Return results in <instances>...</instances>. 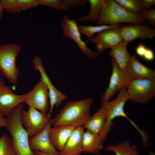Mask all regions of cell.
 Returning a JSON list of instances; mask_svg holds the SVG:
<instances>
[{"mask_svg": "<svg viewBox=\"0 0 155 155\" xmlns=\"http://www.w3.org/2000/svg\"><path fill=\"white\" fill-rule=\"evenodd\" d=\"M93 100L91 98L67 102L53 119L52 125L83 126L91 116L90 109Z\"/></svg>", "mask_w": 155, "mask_h": 155, "instance_id": "1", "label": "cell"}, {"mask_svg": "<svg viewBox=\"0 0 155 155\" xmlns=\"http://www.w3.org/2000/svg\"><path fill=\"white\" fill-rule=\"evenodd\" d=\"M24 110L23 103L15 107L7 116L5 127L11 136L16 155H36L31 148L29 136L22 122Z\"/></svg>", "mask_w": 155, "mask_h": 155, "instance_id": "2", "label": "cell"}, {"mask_svg": "<svg viewBox=\"0 0 155 155\" xmlns=\"http://www.w3.org/2000/svg\"><path fill=\"white\" fill-rule=\"evenodd\" d=\"M146 21L139 16L127 10L115 0H105L96 25H115L121 23L145 24Z\"/></svg>", "mask_w": 155, "mask_h": 155, "instance_id": "3", "label": "cell"}, {"mask_svg": "<svg viewBox=\"0 0 155 155\" xmlns=\"http://www.w3.org/2000/svg\"><path fill=\"white\" fill-rule=\"evenodd\" d=\"M129 97L126 88H123L120 92L117 97L113 100L106 102H101V105L105 108L106 113L105 123L100 133V136L104 141L113 125V120L116 118L122 117L126 118L139 132L140 135L144 133L131 119H129L125 112L124 107Z\"/></svg>", "mask_w": 155, "mask_h": 155, "instance_id": "4", "label": "cell"}, {"mask_svg": "<svg viewBox=\"0 0 155 155\" xmlns=\"http://www.w3.org/2000/svg\"><path fill=\"white\" fill-rule=\"evenodd\" d=\"M21 50V46L16 43L0 45V72L12 84H16L18 81L20 72L16 61Z\"/></svg>", "mask_w": 155, "mask_h": 155, "instance_id": "5", "label": "cell"}, {"mask_svg": "<svg viewBox=\"0 0 155 155\" xmlns=\"http://www.w3.org/2000/svg\"><path fill=\"white\" fill-rule=\"evenodd\" d=\"M126 90L131 101L140 104H145L155 97V80L133 79Z\"/></svg>", "mask_w": 155, "mask_h": 155, "instance_id": "6", "label": "cell"}, {"mask_svg": "<svg viewBox=\"0 0 155 155\" xmlns=\"http://www.w3.org/2000/svg\"><path fill=\"white\" fill-rule=\"evenodd\" d=\"M112 72L108 85L101 96V102H106L119 91L127 88L133 79L126 69L120 68L113 58H111Z\"/></svg>", "mask_w": 155, "mask_h": 155, "instance_id": "7", "label": "cell"}, {"mask_svg": "<svg viewBox=\"0 0 155 155\" xmlns=\"http://www.w3.org/2000/svg\"><path fill=\"white\" fill-rule=\"evenodd\" d=\"M60 25L62 29L63 36L73 40L88 59L93 60L97 57L98 53L97 52L89 48L86 45V43L82 39L81 34L75 19H70L68 15H65L63 17Z\"/></svg>", "mask_w": 155, "mask_h": 155, "instance_id": "8", "label": "cell"}, {"mask_svg": "<svg viewBox=\"0 0 155 155\" xmlns=\"http://www.w3.org/2000/svg\"><path fill=\"white\" fill-rule=\"evenodd\" d=\"M51 115L29 107L24 110L21 115L22 123L29 137L35 135L41 131L49 121Z\"/></svg>", "mask_w": 155, "mask_h": 155, "instance_id": "9", "label": "cell"}, {"mask_svg": "<svg viewBox=\"0 0 155 155\" xmlns=\"http://www.w3.org/2000/svg\"><path fill=\"white\" fill-rule=\"evenodd\" d=\"M24 102L29 107L47 113L49 104V92L46 84L41 78L33 88L25 94Z\"/></svg>", "mask_w": 155, "mask_h": 155, "instance_id": "10", "label": "cell"}, {"mask_svg": "<svg viewBox=\"0 0 155 155\" xmlns=\"http://www.w3.org/2000/svg\"><path fill=\"white\" fill-rule=\"evenodd\" d=\"M32 63L34 70L39 71L40 78L44 81L48 89L50 106L48 113L51 115L54 107L59 106L62 102L66 99L67 96L58 90L52 83L46 72L42 64V59L40 57H34Z\"/></svg>", "mask_w": 155, "mask_h": 155, "instance_id": "11", "label": "cell"}, {"mask_svg": "<svg viewBox=\"0 0 155 155\" xmlns=\"http://www.w3.org/2000/svg\"><path fill=\"white\" fill-rule=\"evenodd\" d=\"M24 98L25 94H16L0 77V111L4 116L8 115L15 107L24 102Z\"/></svg>", "mask_w": 155, "mask_h": 155, "instance_id": "12", "label": "cell"}, {"mask_svg": "<svg viewBox=\"0 0 155 155\" xmlns=\"http://www.w3.org/2000/svg\"><path fill=\"white\" fill-rule=\"evenodd\" d=\"M119 27L102 31L89 40L94 43L98 53H101L121 42L123 39Z\"/></svg>", "mask_w": 155, "mask_h": 155, "instance_id": "13", "label": "cell"}, {"mask_svg": "<svg viewBox=\"0 0 155 155\" xmlns=\"http://www.w3.org/2000/svg\"><path fill=\"white\" fill-rule=\"evenodd\" d=\"M53 122V119H51L41 131L35 135L29 137L30 145L32 151H39L47 154L60 155L59 152L53 146L49 137Z\"/></svg>", "mask_w": 155, "mask_h": 155, "instance_id": "14", "label": "cell"}, {"mask_svg": "<svg viewBox=\"0 0 155 155\" xmlns=\"http://www.w3.org/2000/svg\"><path fill=\"white\" fill-rule=\"evenodd\" d=\"M123 40L130 42L137 39H152L155 36V29L145 24H126L121 28Z\"/></svg>", "mask_w": 155, "mask_h": 155, "instance_id": "15", "label": "cell"}, {"mask_svg": "<svg viewBox=\"0 0 155 155\" xmlns=\"http://www.w3.org/2000/svg\"><path fill=\"white\" fill-rule=\"evenodd\" d=\"M84 128L83 126L76 127L72 132L60 155H81L83 152L82 140Z\"/></svg>", "mask_w": 155, "mask_h": 155, "instance_id": "16", "label": "cell"}, {"mask_svg": "<svg viewBox=\"0 0 155 155\" xmlns=\"http://www.w3.org/2000/svg\"><path fill=\"white\" fill-rule=\"evenodd\" d=\"M126 69L133 79H148L155 80V71L143 65L135 55L131 56Z\"/></svg>", "mask_w": 155, "mask_h": 155, "instance_id": "17", "label": "cell"}, {"mask_svg": "<svg viewBox=\"0 0 155 155\" xmlns=\"http://www.w3.org/2000/svg\"><path fill=\"white\" fill-rule=\"evenodd\" d=\"M77 127L66 125L51 127L49 132L51 142L59 152L63 148L73 130Z\"/></svg>", "mask_w": 155, "mask_h": 155, "instance_id": "18", "label": "cell"}, {"mask_svg": "<svg viewBox=\"0 0 155 155\" xmlns=\"http://www.w3.org/2000/svg\"><path fill=\"white\" fill-rule=\"evenodd\" d=\"M4 10L15 14L39 6L37 0H0Z\"/></svg>", "mask_w": 155, "mask_h": 155, "instance_id": "19", "label": "cell"}, {"mask_svg": "<svg viewBox=\"0 0 155 155\" xmlns=\"http://www.w3.org/2000/svg\"><path fill=\"white\" fill-rule=\"evenodd\" d=\"M106 119V111L101 105L100 108L89 117L83 126L87 130L99 135L105 123Z\"/></svg>", "mask_w": 155, "mask_h": 155, "instance_id": "20", "label": "cell"}, {"mask_svg": "<svg viewBox=\"0 0 155 155\" xmlns=\"http://www.w3.org/2000/svg\"><path fill=\"white\" fill-rule=\"evenodd\" d=\"M104 142L99 135L86 130L83 136V152L94 154H98L103 148Z\"/></svg>", "mask_w": 155, "mask_h": 155, "instance_id": "21", "label": "cell"}, {"mask_svg": "<svg viewBox=\"0 0 155 155\" xmlns=\"http://www.w3.org/2000/svg\"><path fill=\"white\" fill-rule=\"evenodd\" d=\"M129 42L123 40L118 44L111 48L109 53L111 58L115 60L119 67L122 69H126L131 57L127 49V46Z\"/></svg>", "mask_w": 155, "mask_h": 155, "instance_id": "22", "label": "cell"}, {"mask_svg": "<svg viewBox=\"0 0 155 155\" xmlns=\"http://www.w3.org/2000/svg\"><path fill=\"white\" fill-rule=\"evenodd\" d=\"M105 150L113 152L115 155H140L137 146L135 145L131 146L128 140L108 146Z\"/></svg>", "mask_w": 155, "mask_h": 155, "instance_id": "23", "label": "cell"}, {"mask_svg": "<svg viewBox=\"0 0 155 155\" xmlns=\"http://www.w3.org/2000/svg\"><path fill=\"white\" fill-rule=\"evenodd\" d=\"M122 26L121 24L115 25H100L96 26L82 25L78 26V29L80 34L85 36L89 40L92 38L96 34H97L105 30Z\"/></svg>", "mask_w": 155, "mask_h": 155, "instance_id": "24", "label": "cell"}, {"mask_svg": "<svg viewBox=\"0 0 155 155\" xmlns=\"http://www.w3.org/2000/svg\"><path fill=\"white\" fill-rule=\"evenodd\" d=\"M104 0H88L90 5V9L89 13L86 16L80 18L78 20L80 21H90L96 22L100 14Z\"/></svg>", "mask_w": 155, "mask_h": 155, "instance_id": "25", "label": "cell"}, {"mask_svg": "<svg viewBox=\"0 0 155 155\" xmlns=\"http://www.w3.org/2000/svg\"><path fill=\"white\" fill-rule=\"evenodd\" d=\"M120 6L129 12L140 15L144 9L142 7L141 0H115Z\"/></svg>", "mask_w": 155, "mask_h": 155, "instance_id": "26", "label": "cell"}, {"mask_svg": "<svg viewBox=\"0 0 155 155\" xmlns=\"http://www.w3.org/2000/svg\"><path fill=\"white\" fill-rule=\"evenodd\" d=\"M0 155H16L11 138L5 134L0 137Z\"/></svg>", "mask_w": 155, "mask_h": 155, "instance_id": "27", "label": "cell"}, {"mask_svg": "<svg viewBox=\"0 0 155 155\" xmlns=\"http://www.w3.org/2000/svg\"><path fill=\"white\" fill-rule=\"evenodd\" d=\"M37 1L39 5L51 7L59 11L68 10L63 0H37Z\"/></svg>", "mask_w": 155, "mask_h": 155, "instance_id": "28", "label": "cell"}, {"mask_svg": "<svg viewBox=\"0 0 155 155\" xmlns=\"http://www.w3.org/2000/svg\"><path fill=\"white\" fill-rule=\"evenodd\" d=\"M140 16L146 21L147 20L153 24H155V9H144Z\"/></svg>", "mask_w": 155, "mask_h": 155, "instance_id": "29", "label": "cell"}, {"mask_svg": "<svg viewBox=\"0 0 155 155\" xmlns=\"http://www.w3.org/2000/svg\"><path fill=\"white\" fill-rule=\"evenodd\" d=\"M68 9H72L85 5L88 1L87 0H63Z\"/></svg>", "mask_w": 155, "mask_h": 155, "instance_id": "30", "label": "cell"}, {"mask_svg": "<svg viewBox=\"0 0 155 155\" xmlns=\"http://www.w3.org/2000/svg\"><path fill=\"white\" fill-rule=\"evenodd\" d=\"M143 57L147 61L153 60L154 58V54L153 51L147 48Z\"/></svg>", "mask_w": 155, "mask_h": 155, "instance_id": "31", "label": "cell"}, {"mask_svg": "<svg viewBox=\"0 0 155 155\" xmlns=\"http://www.w3.org/2000/svg\"><path fill=\"white\" fill-rule=\"evenodd\" d=\"M147 48L146 45L140 43L138 44L135 49L136 53L139 56L143 57Z\"/></svg>", "mask_w": 155, "mask_h": 155, "instance_id": "32", "label": "cell"}, {"mask_svg": "<svg viewBox=\"0 0 155 155\" xmlns=\"http://www.w3.org/2000/svg\"><path fill=\"white\" fill-rule=\"evenodd\" d=\"M141 1L142 7L145 9H150L151 6L155 5V0H141Z\"/></svg>", "mask_w": 155, "mask_h": 155, "instance_id": "33", "label": "cell"}, {"mask_svg": "<svg viewBox=\"0 0 155 155\" xmlns=\"http://www.w3.org/2000/svg\"><path fill=\"white\" fill-rule=\"evenodd\" d=\"M3 113L0 111V128L5 127L7 125V120Z\"/></svg>", "mask_w": 155, "mask_h": 155, "instance_id": "34", "label": "cell"}, {"mask_svg": "<svg viewBox=\"0 0 155 155\" xmlns=\"http://www.w3.org/2000/svg\"><path fill=\"white\" fill-rule=\"evenodd\" d=\"M4 10V9L3 6L0 2V20H1L2 18L3 12Z\"/></svg>", "mask_w": 155, "mask_h": 155, "instance_id": "35", "label": "cell"}, {"mask_svg": "<svg viewBox=\"0 0 155 155\" xmlns=\"http://www.w3.org/2000/svg\"><path fill=\"white\" fill-rule=\"evenodd\" d=\"M35 153L36 155H54L52 154H46L42 153L39 151H35Z\"/></svg>", "mask_w": 155, "mask_h": 155, "instance_id": "36", "label": "cell"}]
</instances>
